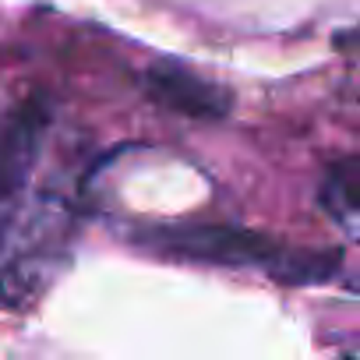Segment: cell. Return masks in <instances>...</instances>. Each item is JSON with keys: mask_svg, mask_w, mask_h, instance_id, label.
<instances>
[{"mask_svg": "<svg viewBox=\"0 0 360 360\" xmlns=\"http://www.w3.org/2000/svg\"><path fill=\"white\" fill-rule=\"evenodd\" d=\"M141 248H152L166 258L180 262H202V265H226V269H269L279 255V240L240 230V226H216V223H176V226H155L138 233Z\"/></svg>", "mask_w": 360, "mask_h": 360, "instance_id": "6da1fadb", "label": "cell"}, {"mask_svg": "<svg viewBox=\"0 0 360 360\" xmlns=\"http://www.w3.org/2000/svg\"><path fill=\"white\" fill-rule=\"evenodd\" d=\"M145 96L180 117H191V120H219L230 113V92L216 82H209L205 75L191 71L188 64L180 60H155L145 78Z\"/></svg>", "mask_w": 360, "mask_h": 360, "instance_id": "7a4b0ae2", "label": "cell"}, {"mask_svg": "<svg viewBox=\"0 0 360 360\" xmlns=\"http://www.w3.org/2000/svg\"><path fill=\"white\" fill-rule=\"evenodd\" d=\"M46 124H50V106L36 96V99L22 103V110L0 131V209L22 191L25 176L39 155Z\"/></svg>", "mask_w": 360, "mask_h": 360, "instance_id": "3957f363", "label": "cell"}, {"mask_svg": "<svg viewBox=\"0 0 360 360\" xmlns=\"http://www.w3.org/2000/svg\"><path fill=\"white\" fill-rule=\"evenodd\" d=\"M342 269V248H279L265 269L283 286H321Z\"/></svg>", "mask_w": 360, "mask_h": 360, "instance_id": "277c9868", "label": "cell"}, {"mask_svg": "<svg viewBox=\"0 0 360 360\" xmlns=\"http://www.w3.org/2000/svg\"><path fill=\"white\" fill-rule=\"evenodd\" d=\"M356 198H360V159L346 155L328 166L318 202L339 226H346V233H356Z\"/></svg>", "mask_w": 360, "mask_h": 360, "instance_id": "5b68a950", "label": "cell"}]
</instances>
